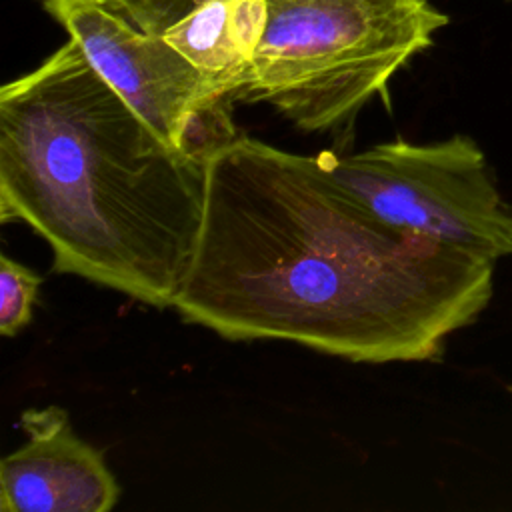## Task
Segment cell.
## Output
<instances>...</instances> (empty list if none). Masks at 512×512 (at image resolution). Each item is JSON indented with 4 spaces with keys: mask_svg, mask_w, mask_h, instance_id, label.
Segmentation results:
<instances>
[{
    "mask_svg": "<svg viewBox=\"0 0 512 512\" xmlns=\"http://www.w3.org/2000/svg\"><path fill=\"white\" fill-rule=\"evenodd\" d=\"M48 14L138 116L176 148L184 150V136L196 112L226 98L162 34L144 32L100 4H64Z\"/></svg>",
    "mask_w": 512,
    "mask_h": 512,
    "instance_id": "cell-5",
    "label": "cell"
},
{
    "mask_svg": "<svg viewBox=\"0 0 512 512\" xmlns=\"http://www.w3.org/2000/svg\"><path fill=\"white\" fill-rule=\"evenodd\" d=\"M26 444L0 462L2 512H108L120 486L102 454L84 442L58 406L20 418Z\"/></svg>",
    "mask_w": 512,
    "mask_h": 512,
    "instance_id": "cell-6",
    "label": "cell"
},
{
    "mask_svg": "<svg viewBox=\"0 0 512 512\" xmlns=\"http://www.w3.org/2000/svg\"><path fill=\"white\" fill-rule=\"evenodd\" d=\"M494 264L380 220L318 154L238 136L206 158L202 226L172 308L228 340L424 362L488 306Z\"/></svg>",
    "mask_w": 512,
    "mask_h": 512,
    "instance_id": "cell-1",
    "label": "cell"
},
{
    "mask_svg": "<svg viewBox=\"0 0 512 512\" xmlns=\"http://www.w3.org/2000/svg\"><path fill=\"white\" fill-rule=\"evenodd\" d=\"M42 278L30 268L0 254V334L16 336L32 320Z\"/></svg>",
    "mask_w": 512,
    "mask_h": 512,
    "instance_id": "cell-8",
    "label": "cell"
},
{
    "mask_svg": "<svg viewBox=\"0 0 512 512\" xmlns=\"http://www.w3.org/2000/svg\"><path fill=\"white\" fill-rule=\"evenodd\" d=\"M38 2L46 12L64 4H78V2L100 4L120 14L122 18H126L128 22H132L144 32L162 34L198 0H38Z\"/></svg>",
    "mask_w": 512,
    "mask_h": 512,
    "instance_id": "cell-9",
    "label": "cell"
},
{
    "mask_svg": "<svg viewBox=\"0 0 512 512\" xmlns=\"http://www.w3.org/2000/svg\"><path fill=\"white\" fill-rule=\"evenodd\" d=\"M318 158L350 196L396 228L494 260L512 254V204L470 136L428 144L398 138Z\"/></svg>",
    "mask_w": 512,
    "mask_h": 512,
    "instance_id": "cell-4",
    "label": "cell"
},
{
    "mask_svg": "<svg viewBox=\"0 0 512 512\" xmlns=\"http://www.w3.org/2000/svg\"><path fill=\"white\" fill-rule=\"evenodd\" d=\"M266 0H198L162 36L234 98L264 36Z\"/></svg>",
    "mask_w": 512,
    "mask_h": 512,
    "instance_id": "cell-7",
    "label": "cell"
},
{
    "mask_svg": "<svg viewBox=\"0 0 512 512\" xmlns=\"http://www.w3.org/2000/svg\"><path fill=\"white\" fill-rule=\"evenodd\" d=\"M206 160L168 144L74 38L0 90V222L72 274L170 308L192 264Z\"/></svg>",
    "mask_w": 512,
    "mask_h": 512,
    "instance_id": "cell-2",
    "label": "cell"
},
{
    "mask_svg": "<svg viewBox=\"0 0 512 512\" xmlns=\"http://www.w3.org/2000/svg\"><path fill=\"white\" fill-rule=\"evenodd\" d=\"M266 8L234 98L266 102L304 132L354 118L448 24L430 0H266Z\"/></svg>",
    "mask_w": 512,
    "mask_h": 512,
    "instance_id": "cell-3",
    "label": "cell"
}]
</instances>
